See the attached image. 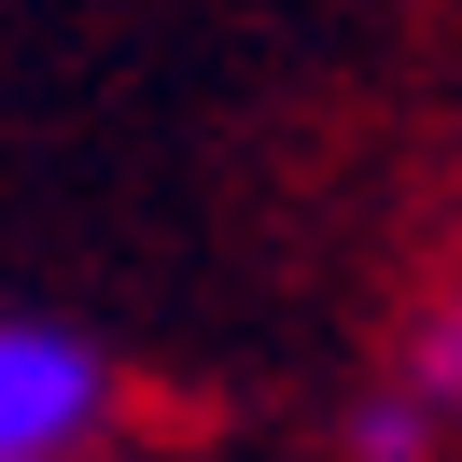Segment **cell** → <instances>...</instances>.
I'll return each instance as SVG.
<instances>
[{
    "label": "cell",
    "mask_w": 462,
    "mask_h": 462,
    "mask_svg": "<svg viewBox=\"0 0 462 462\" xmlns=\"http://www.w3.org/2000/svg\"><path fill=\"white\" fill-rule=\"evenodd\" d=\"M113 434V350L70 322H0V462H85Z\"/></svg>",
    "instance_id": "obj_1"
},
{
    "label": "cell",
    "mask_w": 462,
    "mask_h": 462,
    "mask_svg": "<svg viewBox=\"0 0 462 462\" xmlns=\"http://www.w3.org/2000/svg\"><path fill=\"white\" fill-rule=\"evenodd\" d=\"M448 448V420H434L420 393H393V378H365V393L337 406V462H434Z\"/></svg>",
    "instance_id": "obj_2"
},
{
    "label": "cell",
    "mask_w": 462,
    "mask_h": 462,
    "mask_svg": "<svg viewBox=\"0 0 462 462\" xmlns=\"http://www.w3.org/2000/svg\"><path fill=\"white\" fill-rule=\"evenodd\" d=\"M393 393H420L434 420H462V294H420V309H406V337H393Z\"/></svg>",
    "instance_id": "obj_3"
}]
</instances>
